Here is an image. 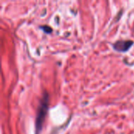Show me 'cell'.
I'll use <instances>...</instances> for the list:
<instances>
[{"label":"cell","instance_id":"3","mask_svg":"<svg viewBox=\"0 0 134 134\" xmlns=\"http://www.w3.org/2000/svg\"><path fill=\"white\" fill-rule=\"evenodd\" d=\"M41 28H42L43 30H44V31H46V32H47V31L46 30H48V31L49 32H51V28L49 27H48V26H44V27H41Z\"/></svg>","mask_w":134,"mask_h":134},{"label":"cell","instance_id":"1","mask_svg":"<svg viewBox=\"0 0 134 134\" xmlns=\"http://www.w3.org/2000/svg\"><path fill=\"white\" fill-rule=\"evenodd\" d=\"M47 108H48V95H45L43 100H42L41 105L38 108V112L37 121H36V134L38 133L39 131L41 130L43 120L47 111Z\"/></svg>","mask_w":134,"mask_h":134},{"label":"cell","instance_id":"2","mask_svg":"<svg viewBox=\"0 0 134 134\" xmlns=\"http://www.w3.org/2000/svg\"><path fill=\"white\" fill-rule=\"evenodd\" d=\"M133 43V42L131 40H120V41L116 42L113 45V47L117 51L125 52V51H127L132 46Z\"/></svg>","mask_w":134,"mask_h":134}]
</instances>
